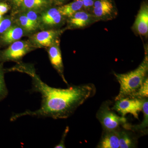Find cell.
I'll return each instance as SVG.
<instances>
[{"label":"cell","instance_id":"obj_16","mask_svg":"<svg viewBox=\"0 0 148 148\" xmlns=\"http://www.w3.org/2000/svg\"><path fill=\"white\" fill-rule=\"evenodd\" d=\"M144 113V119L141 124L134 126L128 125L127 129H130L131 127H133L135 130H143L148 127V101L147 98H144L143 101V110Z\"/></svg>","mask_w":148,"mask_h":148},{"label":"cell","instance_id":"obj_24","mask_svg":"<svg viewBox=\"0 0 148 148\" xmlns=\"http://www.w3.org/2000/svg\"><path fill=\"white\" fill-rule=\"evenodd\" d=\"M69 131V127H66V130L64 131V134H63V136H62V138H61V141L60 143L57 145L56 146L55 148H66L65 145V138H66V136H67V134H68V132Z\"/></svg>","mask_w":148,"mask_h":148},{"label":"cell","instance_id":"obj_23","mask_svg":"<svg viewBox=\"0 0 148 148\" xmlns=\"http://www.w3.org/2000/svg\"><path fill=\"white\" fill-rule=\"evenodd\" d=\"M84 10L91 13L95 0H81Z\"/></svg>","mask_w":148,"mask_h":148},{"label":"cell","instance_id":"obj_20","mask_svg":"<svg viewBox=\"0 0 148 148\" xmlns=\"http://www.w3.org/2000/svg\"><path fill=\"white\" fill-rule=\"evenodd\" d=\"M8 94V90L4 79L3 75L0 67V100L3 99Z\"/></svg>","mask_w":148,"mask_h":148},{"label":"cell","instance_id":"obj_8","mask_svg":"<svg viewBox=\"0 0 148 148\" xmlns=\"http://www.w3.org/2000/svg\"><path fill=\"white\" fill-rule=\"evenodd\" d=\"M29 47L27 42L16 41L13 42L4 53V58L8 60H17L27 53Z\"/></svg>","mask_w":148,"mask_h":148},{"label":"cell","instance_id":"obj_15","mask_svg":"<svg viewBox=\"0 0 148 148\" xmlns=\"http://www.w3.org/2000/svg\"><path fill=\"white\" fill-rule=\"evenodd\" d=\"M119 148H129L135 147V140L129 133L124 130H121L119 131Z\"/></svg>","mask_w":148,"mask_h":148},{"label":"cell","instance_id":"obj_25","mask_svg":"<svg viewBox=\"0 0 148 148\" xmlns=\"http://www.w3.org/2000/svg\"><path fill=\"white\" fill-rule=\"evenodd\" d=\"M9 10L8 5L6 3H0V14L3 15L7 13Z\"/></svg>","mask_w":148,"mask_h":148},{"label":"cell","instance_id":"obj_27","mask_svg":"<svg viewBox=\"0 0 148 148\" xmlns=\"http://www.w3.org/2000/svg\"><path fill=\"white\" fill-rule=\"evenodd\" d=\"M59 4H63L68 0H55Z\"/></svg>","mask_w":148,"mask_h":148},{"label":"cell","instance_id":"obj_26","mask_svg":"<svg viewBox=\"0 0 148 148\" xmlns=\"http://www.w3.org/2000/svg\"><path fill=\"white\" fill-rule=\"evenodd\" d=\"M13 1L17 5H20L23 2V0H13Z\"/></svg>","mask_w":148,"mask_h":148},{"label":"cell","instance_id":"obj_2","mask_svg":"<svg viewBox=\"0 0 148 148\" xmlns=\"http://www.w3.org/2000/svg\"><path fill=\"white\" fill-rule=\"evenodd\" d=\"M148 71V48L146 47L145 58L137 69L126 73H114L120 84L119 93L116 97L115 101L129 98L136 92L147 77Z\"/></svg>","mask_w":148,"mask_h":148},{"label":"cell","instance_id":"obj_22","mask_svg":"<svg viewBox=\"0 0 148 148\" xmlns=\"http://www.w3.org/2000/svg\"><path fill=\"white\" fill-rule=\"evenodd\" d=\"M27 17L36 25L37 27L38 26V18L37 14L33 11H30L26 14Z\"/></svg>","mask_w":148,"mask_h":148},{"label":"cell","instance_id":"obj_18","mask_svg":"<svg viewBox=\"0 0 148 148\" xmlns=\"http://www.w3.org/2000/svg\"><path fill=\"white\" fill-rule=\"evenodd\" d=\"M47 4V0H23L22 7L27 9H34L42 7Z\"/></svg>","mask_w":148,"mask_h":148},{"label":"cell","instance_id":"obj_14","mask_svg":"<svg viewBox=\"0 0 148 148\" xmlns=\"http://www.w3.org/2000/svg\"><path fill=\"white\" fill-rule=\"evenodd\" d=\"M23 35V30L21 28L12 27L5 32L2 37L5 42L10 43L20 39Z\"/></svg>","mask_w":148,"mask_h":148},{"label":"cell","instance_id":"obj_9","mask_svg":"<svg viewBox=\"0 0 148 148\" xmlns=\"http://www.w3.org/2000/svg\"><path fill=\"white\" fill-rule=\"evenodd\" d=\"M49 55L51 64L61 75V77L63 79L64 82L68 84V82L65 79L63 73L64 66L62 61V56L61 51L58 46H51L49 50Z\"/></svg>","mask_w":148,"mask_h":148},{"label":"cell","instance_id":"obj_11","mask_svg":"<svg viewBox=\"0 0 148 148\" xmlns=\"http://www.w3.org/2000/svg\"><path fill=\"white\" fill-rule=\"evenodd\" d=\"M58 9L64 17L70 18L79 11L84 10L81 0H74L71 2L59 7Z\"/></svg>","mask_w":148,"mask_h":148},{"label":"cell","instance_id":"obj_13","mask_svg":"<svg viewBox=\"0 0 148 148\" xmlns=\"http://www.w3.org/2000/svg\"><path fill=\"white\" fill-rule=\"evenodd\" d=\"M57 34L54 30L42 31L35 35V40L40 45L49 47L52 45Z\"/></svg>","mask_w":148,"mask_h":148},{"label":"cell","instance_id":"obj_21","mask_svg":"<svg viewBox=\"0 0 148 148\" xmlns=\"http://www.w3.org/2000/svg\"><path fill=\"white\" fill-rule=\"evenodd\" d=\"M12 22L9 18L2 19L0 20V34H3L10 28Z\"/></svg>","mask_w":148,"mask_h":148},{"label":"cell","instance_id":"obj_7","mask_svg":"<svg viewBox=\"0 0 148 148\" xmlns=\"http://www.w3.org/2000/svg\"><path fill=\"white\" fill-rule=\"evenodd\" d=\"M69 18L71 27L76 29H84L98 21L92 13L84 10L77 12Z\"/></svg>","mask_w":148,"mask_h":148},{"label":"cell","instance_id":"obj_28","mask_svg":"<svg viewBox=\"0 0 148 148\" xmlns=\"http://www.w3.org/2000/svg\"><path fill=\"white\" fill-rule=\"evenodd\" d=\"M2 19V15L0 14V20H1Z\"/></svg>","mask_w":148,"mask_h":148},{"label":"cell","instance_id":"obj_10","mask_svg":"<svg viewBox=\"0 0 148 148\" xmlns=\"http://www.w3.org/2000/svg\"><path fill=\"white\" fill-rule=\"evenodd\" d=\"M104 135L98 144V148H119V130L105 131Z\"/></svg>","mask_w":148,"mask_h":148},{"label":"cell","instance_id":"obj_3","mask_svg":"<svg viewBox=\"0 0 148 148\" xmlns=\"http://www.w3.org/2000/svg\"><path fill=\"white\" fill-rule=\"evenodd\" d=\"M97 118L105 131L117 130L121 125L126 124L127 119L120 116L109 108L108 103L103 104L97 114Z\"/></svg>","mask_w":148,"mask_h":148},{"label":"cell","instance_id":"obj_1","mask_svg":"<svg viewBox=\"0 0 148 148\" xmlns=\"http://www.w3.org/2000/svg\"><path fill=\"white\" fill-rule=\"evenodd\" d=\"M25 71L32 77L33 90L41 95V104L37 110L14 114L11 117V121L25 116L66 119L95 92V86L90 84L73 86L66 89L51 87L32 71L26 70Z\"/></svg>","mask_w":148,"mask_h":148},{"label":"cell","instance_id":"obj_17","mask_svg":"<svg viewBox=\"0 0 148 148\" xmlns=\"http://www.w3.org/2000/svg\"><path fill=\"white\" fill-rule=\"evenodd\" d=\"M148 97V79L147 77L138 90L128 98L144 99L147 98Z\"/></svg>","mask_w":148,"mask_h":148},{"label":"cell","instance_id":"obj_4","mask_svg":"<svg viewBox=\"0 0 148 148\" xmlns=\"http://www.w3.org/2000/svg\"><path fill=\"white\" fill-rule=\"evenodd\" d=\"M91 13L98 21L113 20L118 14L115 0H95Z\"/></svg>","mask_w":148,"mask_h":148},{"label":"cell","instance_id":"obj_5","mask_svg":"<svg viewBox=\"0 0 148 148\" xmlns=\"http://www.w3.org/2000/svg\"><path fill=\"white\" fill-rule=\"evenodd\" d=\"M144 99L125 98L116 101L112 110H114L125 117L130 114L136 119L139 118V114L143 110Z\"/></svg>","mask_w":148,"mask_h":148},{"label":"cell","instance_id":"obj_12","mask_svg":"<svg viewBox=\"0 0 148 148\" xmlns=\"http://www.w3.org/2000/svg\"><path fill=\"white\" fill-rule=\"evenodd\" d=\"M64 17L59 12L58 8H52L43 14L42 20L47 25L55 26L61 24Z\"/></svg>","mask_w":148,"mask_h":148},{"label":"cell","instance_id":"obj_6","mask_svg":"<svg viewBox=\"0 0 148 148\" xmlns=\"http://www.w3.org/2000/svg\"><path fill=\"white\" fill-rule=\"evenodd\" d=\"M136 34L147 37L148 35V3L147 0L141 3L140 10L132 27Z\"/></svg>","mask_w":148,"mask_h":148},{"label":"cell","instance_id":"obj_19","mask_svg":"<svg viewBox=\"0 0 148 148\" xmlns=\"http://www.w3.org/2000/svg\"><path fill=\"white\" fill-rule=\"evenodd\" d=\"M19 21L21 26L27 31H34L37 28L36 26L27 17L26 15L20 16L19 17Z\"/></svg>","mask_w":148,"mask_h":148}]
</instances>
